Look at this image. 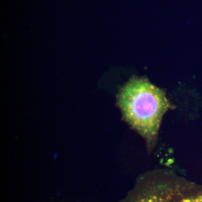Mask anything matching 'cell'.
<instances>
[{
  "label": "cell",
  "instance_id": "cell-1",
  "mask_svg": "<svg viewBox=\"0 0 202 202\" xmlns=\"http://www.w3.org/2000/svg\"><path fill=\"white\" fill-rule=\"evenodd\" d=\"M117 104L123 119L154 147L162 117L172 107L165 92L145 77H133L119 91Z\"/></svg>",
  "mask_w": 202,
  "mask_h": 202
},
{
  "label": "cell",
  "instance_id": "cell-2",
  "mask_svg": "<svg viewBox=\"0 0 202 202\" xmlns=\"http://www.w3.org/2000/svg\"><path fill=\"white\" fill-rule=\"evenodd\" d=\"M136 202H202V195L189 196L177 190L150 194Z\"/></svg>",
  "mask_w": 202,
  "mask_h": 202
}]
</instances>
